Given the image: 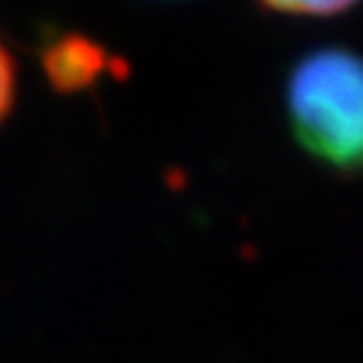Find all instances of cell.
Wrapping results in <instances>:
<instances>
[{
	"label": "cell",
	"mask_w": 363,
	"mask_h": 363,
	"mask_svg": "<svg viewBox=\"0 0 363 363\" xmlns=\"http://www.w3.org/2000/svg\"><path fill=\"white\" fill-rule=\"evenodd\" d=\"M298 145L342 175H363V57L318 49L301 57L286 86Z\"/></svg>",
	"instance_id": "1"
},
{
	"label": "cell",
	"mask_w": 363,
	"mask_h": 363,
	"mask_svg": "<svg viewBox=\"0 0 363 363\" xmlns=\"http://www.w3.org/2000/svg\"><path fill=\"white\" fill-rule=\"evenodd\" d=\"M264 9L291 16H334L350 11L361 0H259Z\"/></svg>",
	"instance_id": "2"
},
{
	"label": "cell",
	"mask_w": 363,
	"mask_h": 363,
	"mask_svg": "<svg viewBox=\"0 0 363 363\" xmlns=\"http://www.w3.org/2000/svg\"><path fill=\"white\" fill-rule=\"evenodd\" d=\"M13 97H16V65H13L6 40L0 35V124L11 113Z\"/></svg>",
	"instance_id": "3"
}]
</instances>
